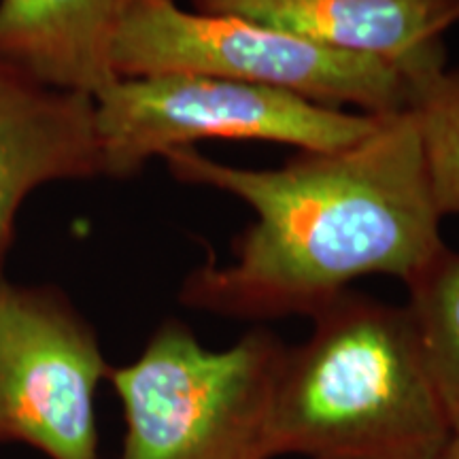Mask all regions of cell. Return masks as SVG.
I'll use <instances>...</instances> for the list:
<instances>
[{"label": "cell", "instance_id": "cell-10", "mask_svg": "<svg viewBox=\"0 0 459 459\" xmlns=\"http://www.w3.org/2000/svg\"><path fill=\"white\" fill-rule=\"evenodd\" d=\"M404 304L415 324L429 377L453 434H459V254L446 247L406 283Z\"/></svg>", "mask_w": 459, "mask_h": 459}, {"label": "cell", "instance_id": "cell-9", "mask_svg": "<svg viewBox=\"0 0 459 459\" xmlns=\"http://www.w3.org/2000/svg\"><path fill=\"white\" fill-rule=\"evenodd\" d=\"M136 0H0V60L34 82L94 99L113 83L111 51Z\"/></svg>", "mask_w": 459, "mask_h": 459}, {"label": "cell", "instance_id": "cell-6", "mask_svg": "<svg viewBox=\"0 0 459 459\" xmlns=\"http://www.w3.org/2000/svg\"><path fill=\"white\" fill-rule=\"evenodd\" d=\"M108 372L99 336L66 294L0 274V445L99 457L94 398Z\"/></svg>", "mask_w": 459, "mask_h": 459}, {"label": "cell", "instance_id": "cell-11", "mask_svg": "<svg viewBox=\"0 0 459 459\" xmlns=\"http://www.w3.org/2000/svg\"><path fill=\"white\" fill-rule=\"evenodd\" d=\"M429 186L440 215H459V66L440 68L411 90Z\"/></svg>", "mask_w": 459, "mask_h": 459}, {"label": "cell", "instance_id": "cell-12", "mask_svg": "<svg viewBox=\"0 0 459 459\" xmlns=\"http://www.w3.org/2000/svg\"><path fill=\"white\" fill-rule=\"evenodd\" d=\"M438 459H459V434L451 436V440L446 443Z\"/></svg>", "mask_w": 459, "mask_h": 459}, {"label": "cell", "instance_id": "cell-5", "mask_svg": "<svg viewBox=\"0 0 459 459\" xmlns=\"http://www.w3.org/2000/svg\"><path fill=\"white\" fill-rule=\"evenodd\" d=\"M94 105L100 177L119 181L196 141H268L325 153L361 141L378 122V115L206 74L117 77Z\"/></svg>", "mask_w": 459, "mask_h": 459}, {"label": "cell", "instance_id": "cell-2", "mask_svg": "<svg viewBox=\"0 0 459 459\" xmlns=\"http://www.w3.org/2000/svg\"><path fill=\"white\" fill-rule=\"evenodd\" d=\"M287 347L273 457L438 459L453 429L406 307L347 290Z\"/></svg>", "mask_w": 459, "mask_h": 459}, {"label": "cell", "instance_id": "cell-1", "mask_svg": "<svg viewBox=\"0 0 459 459\" xmlns=\"http://www.w3.org/2000/svg\"><path fill=\"white\" fill-rule=\"evenodd\" d=\"M175 179L220 189L255 220L230 260L204 262L179 300L240 321L313 317L355 279L409 283L446 249L412 108L378 115L375 130L336 152H302L281 169L215 162L194 147L164 156Z\"/></svg>", "mask_w": 459, "mask_h": 459}, {"label": "cell", "instance_id": "cell-8", "mask_svg": "<svg viewBox=\"0 0 459 459\" xmlns=\"http://www.w3.org/2000/svg\"><path fill=\"white\" fill-rule=\"evenodd\" d=\"M96 177L94 99L49 88L0 60V274L28 194L45 183Z\"/></svg>", "mask_w": 459, "mask_h": 459}, {"label": "cell", "instance_id": "cell-4", "mask_svg": "<svg viewBox=\"0 0 459 459\" xmlns=\"http://www.w3.org/2000/svg\"><path fill=\"white\" fill-rule=\"evenodd\" d=\"M115 77L206 74L290 91L324 107L389 115L411 107V83L372 57L321 48L243 17L136 0L115 37Z\"/></svg>", "mask_w": 459, "mask_h": 459}, {"label": "cell", "instance_id": "cell-3", "mask_svg": "<svg viewBox=\"0 0 459 459\" xmlns=\"http://www.w3.org/2000/svg\"><path fill=\"white\" fill-rule=\"evenodd\" d=\"M285 351L268 328L213 351L179 319H166L139 358L108 372L126 421L119 459H274Z\"/></svg>", "mask_w": 459, "mask_h": 459}, {"label": "cell", "instance_id": "cell-7", "mask_svg": "<svg viewBox=\"0 0 459 459\" xmlns=\"http://www.w3.org/2000/svg\"><path fill=\"white\" fill-rule=\"evenodd\" d=\"M196 11L243 17L341 54L398 68L412 85L446 66L445 34L459 0H194Z\"/></svg>", "mask_w": 459, "mask_h": 459}]
</instances>
